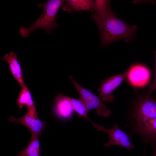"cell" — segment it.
Masks as SVG:
<instances>
[{
	"label": "cell",
	"mask_w": 156,
	"mask_h": 156,
	"mask_svg": "<svg viewBox=\"0 0 156 156\" xmlns=\"http://www.w3.org/2000/svg\"><path fill=\"white\" fill-rule=\"evenodd\" d=\"M38 137L31 136L27 146L19 152L18 156H40V145Z\"/></svg>",
	"instance_id": "obj_13"
},
{
	"label": "cell",
	"mask_w": 156,
	"mask_h": 156,
	"mask_svg": "<svg viewBox=\"0 0 156 156\" xmlns=\"http://www.w3.org/2000/svg\"><path fill=\"white\" fill-rule=\"evenodd\" d=\"M65 1L63 0H49L44 3H40L38 7L43 8L41 14L29 27H20V35L23 37H27L31 33L38 29H43L47 33L51 34L52 30L58 26L55 21L56 15L60 6Z\"/></svg>",
	"instance_id": "obj_3"
},
{
	"label": "cell",
	"mask_w": 156,
	"mask_h": 156,
	"mask_svg": "<svg viewBox=\"0 0 156 156\" xmlns=\"http://www.w3.org/2000/svg\"><path fill=\"white\" fill-rule=\"evenodd\" d=\"M3 60L8 63L11 73L19 83L21 87L25 85L22 69L18 61L16 53L13 51H11L9 54H6Z\"/></svg>",
	"instance_id": "obj_11"
},
{
	"label": "cell",
	"mask_w": 156,
	"mask_h": 156,
	"mask_svg": "<svg viewBox=\"0 0 156 156\" xmlns=\"http://www.w3.org/2000/svg\"><path fill=\"white\" fill-rule=\"evenodd\" d=\"M68 78L74 84L81 99L87 109L90 110L95 109L97 114L105 117L109 116L111 112L108 107L102 101L100 97L94 95L91 89L87 90L81 86L71 76Z\"/></svg>",
	"instance_id": "obj_4"
},
{
	"label": "cell",
	"mask_w": 156,
	"mask_h": 156,
	"mask_svg": "<svg viewBox=\"0 0 156 156\" xmlns=\"http://www.w3.org/2000/svg\"><path fill=\"white\" fill-rule=\"evenodd\" d=\"M146 148L144 147V153H143V155L142 156H145V151Z\"/></svg>",
	"instance_id": "obj_17"
},
{
	"label": "cell",
	"mask_w": 156,
	"mask_h": 156,
	"mask_svg": "<svg viewBox=\"0 0 156 156\" xmlns=\"http://www.w3.org/2000/svg\"><path fill=\"white\" fill-rule=\"evenodd\" d=\"M8 120L16 124H20L25 126L30 131L31 136L39 137L47 128L46 122L45 121H41L39 118L32 117L27 113L18 118L10 116Z\"/></svg>",
	"instance_id": "obj_7"
},
{
	"label": "cell",
	"mask_w": 156,
	"mask_h": 156,
	"mask_svg": "<svg viewBox=\"0 0 156 156\" xmlns=\"http://www.w3.org/2000/svg\"><path fill=\"white\" fill-rule=\"evenodd\" d=\"M93 125L97 131H101L108 134L109 140L104 144L106 147L118 146L123 147L129 151L135 148V147L131 141L132 138L131 136L121 129L117 123L114 125L112 128L109 129H106L103 125H99L95 123Z\"/></svg>",
	"instance_id": "obj_5"
},
{
	"label": "cell",
	"mask_w": 156,
	"mask_h": 156,
	"mask_svg": "<svg viewBox=\"0 0 156 156\" xmlns=\"http://www.w3.org/2000/svg\"><path fill=\"white\" fill-rule=\"evenodd\" d=\"M92 18L99 29L102 46L121 39L129 42L133 38L137 30L136 26H130L117 17L111 10L110 5L94 13Z\"/></svg>",
	"instance_id": "obj_2"
},
{
	"label": "cell",
	"mask_w": 156,
	"mask_h": 156,
	"mask_svg": "<svg viewBox=\"0 0 156 156\" xmlns=\"http://www.w3.org/2000/svg\"><path fill=\"white\" fill-rule=\"evenodd\" d=\"M53 110L55 116L62 120L70 118L74 112L70 103L65 98L64 95L61 94H57L55 98Z\"/></svg>",
	"instance_id": "obj_9"
},
{
	"label": "cell",
	"mask_w": 156,
	"mask_h": 156,
	"mask_svg": "<svg viewBox=\"0 0 156 156\" xmlns=\"http://www.w3.org/2000/svg\"><path fill=\"white\" fill-rule=\"evenodd\" d=\"M155 58V75L153 80L152 82L148 86V90L146 92L148 93L152 94L153 92L156 90V49L154 52Z\"/></svg>",
	"instance_id": "obj_15"
},
{
	"label": "cell",
	"mask_w": 156,
	"mask_h": 156,
	"mask_svg": "<svg viewBox=\"0 0 156 156\" xmlns=\"http://www.w3.org/2000/svg\"><path fill=\"white\" fill-rule=\"evenodd\" d=\"M127 78L133 86L140 87L146 85L150 76L149 70L141 64H136L131 67L127 71Z\"/></svg>",
	"instance_id": "obj_8"
},
{
	"label": "cell",
	"mask_w": 156,
	"mask_h": 156,
	"mask_svg": "<svg viewBox=\"0 0 156 156\" xmlns=\"http://www.w3.org/2000/svg\"><path fill=\"white\" fill-rule=\"evenodd\" d=\"M153 150L152 156H156V139L152 141L150 143Z\"/></svg>",
	"instance_id": "obj_16"
},
{
	"label": "cell",
	"mask_w": 156,
	"mask_h": 156,
	"mask_svg": "<svg viewBox=\"0 0 156 156\" xmlns=\"http://www.w3.org/2000/svg\"><path fill=\"white\" fill-rule=\"evenodd\" d=\"M21 89L16 102L18 107L20 109L26 106L27 113L35 118H38L33 99L32 94L28 88L25 85L21 87Z\"/></svg>",
	"instance_id": "obj_10"
},
{
	"label": "cell",
	"mask_w": 156,
	"mask_h": 156,
	"mask_svg": "<svg viewBox=\"0 0 156 156\" xmlns=\"http://www.w3.org/2000/svg\"><path fill=\"white\" fill-rule=\"evenodd\" d=\"M62 6L63 10L69 12L72 11L83 10L93 11L94 1L90 0H68Z\"/></svg>",
	"instance_id": "obj_12"
},
{
	"label": "cell",
	"mask_w": 156,
	"mask_h": 156,
	"mask_svg": "<svg viewBox=\"0 0 156 156\" xmlns=\"http://www.w3.org/2000/svg\"><path fill=\"white\" fill-rule=\"evenodd\" d=\"M124 127L132 138L139 137L146 147L156 139V97L146 92L133 102L126 115Z\"/></svg>",
	"instance_id": "obj_1"
},
{
	"label": "cell",
	"mask_w": 156,
	"mask_h": 156,
	"mask_svg": "<svg viewBox=\"0 0 156 156\" xmlns=\"http://www.w3.org/2000/svg\"><path fill=\"white\" fill-rule=\"evenodd\" d=\"M64 96L70 103L74 111L78 114L79 118L83 117L90 123L92 122V121L88 116V114L89 111L81 99H75L65 95Z\"/></svg>",
	"instance_id": "obj_14"
},
{
	"label": "cell",
	"mask_w": 156,
	"mask_h": 156,
	"mask_svg": "<svg viewBox=\"0 0 156 156\" xmlns=\"http://www.w3.org/2000/svg\"><path fill=\"white\" fill-rule=\"evenodd\" d=\"M127 71L112 76L101 81L100 87L97 89L99 92V97L104 102H111L114 99L113 91L126 78Z\"/></svg>",
	"instance_id": "obj_6"
}]
</instances>
